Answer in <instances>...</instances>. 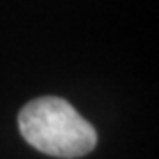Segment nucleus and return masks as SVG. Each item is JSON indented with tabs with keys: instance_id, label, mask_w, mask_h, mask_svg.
<instances>
[{
	"instance_id": "nucleus-1",
	"label": "nucleus",
	"mask_w": 159,
	"mask_h": 159,
	"mask_svg": "<svg viewBox=\"0 0 159 159\" xmlns=\"http://www.w3.org/2000/svg\"><path fill=\"white\" fill-rule=\"evenodd\" d=\"M18 125L32 147L53 157H81L97 143L94 125L60 97L48 96L27 102L18 115Z\"/></svg>"
}]
</instances>
